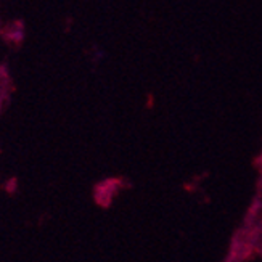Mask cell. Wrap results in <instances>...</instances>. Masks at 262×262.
I'll use <instances>...</instances> for the list:
<instances>
[]
</instances>
